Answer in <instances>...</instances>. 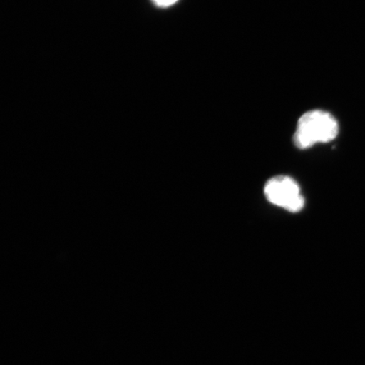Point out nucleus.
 <instances>
[{
  "label": "nucleus",
  "instance_id": "obj_1",
  "mask_svg": "<svg viewBox=\"0 0 365 365\" xmlns=\"http://www.w3.org/2000/svg\"><path fill=\"white\" fill-rule=\"evenodd\" d=\"M339 130V124L330 113L313 110L299 118L294 141L297 148L307 149L334 140Z\"/></svg>",
  "mask_w": 365,
  "mask_h": 365
},
{
  "label": "nucleus",
  "instance_id": "obj_2",
  "mask_svg": "<svg viewBox=\"0 0 365 365\" xmlns=\"http://www.w3.org/2000/svg\"><path fill=\"white\" fill-rule=\"evenodd\" d=\"M264 193L269 202L290 212H299L304 207L298 182L289 176L272 178L264 185Z\"/></svg>",
  "mask_w": 365,
  "mask_h": 365
},
{
  "label": "nucleus",
  "instance_id": "obj_3",
  "mask_svg": "<svg viewBox=\"0 0 365 365\" xmlns=\"http://www.w3.org/2000/svg\"><path fill=\"white\" fill-rule=\"evenodd\" d=\"M179 0H153V2L158 7L166 8L173 6Z\"/></svg>",
  "mask_w": 365,
  "mask_h": 365
}]
</instances>
